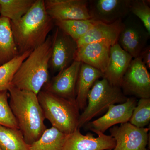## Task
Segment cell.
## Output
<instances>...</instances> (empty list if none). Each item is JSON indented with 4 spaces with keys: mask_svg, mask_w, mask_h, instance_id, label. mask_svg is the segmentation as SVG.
Wrapping results in <instances>:
<instances>
[{
    "mask_svg": "<svg viewBox=\"0 0 150 150\" xmlns=\"http://www.w3.org/2000/svg\"><path fill=\"white\" fill-rule=\"evenodd\" d=\"M31 52L18 55L7 63L0 65V91H8L19 67Z\"/></svg>",
    "mask_w": 150,
    "mask_h": 150,
    "instance_id": "obj_24",
    "label": "cell"
},
{
    "mask_svg": "<svg viewBox=\"0 0 150 150\" xmlns=\"http://www.w3.org/2000/svg\"><path fill=\"white\" fill-rule=\"evenodd\" d=\"M35 0H0L1 16L18 20L25 15L32 7Z\"/></svg>",
    "mask_w": 150,
    "mask_h": 150,
    "instance_id": "obj_21",
    "label": "cell"
},
{
    "mask_svg": "<svg viewBox=\"0 0 150 150\" xmlns=\"http://www.w3.org/2000/svg\"><path fill=\"white\" fill-rule=\"evenodd\" d=\"M123 23L118 44L133 59L138 58L149 45L150 34L139 19L133 15L127 17Z\"/></svg>",
    "mask_w": 150,
    "mask_h": 150,
    "instance_id": "obj_6",
    "label": "cell"
},
{
    "mask_svg": "<svg viewBox=\"0 0 150 150\" xmlns=\"http://www.w3.org/2000/svg\"><path fill=\"white\" fill-rule=\"evenodd\" d=\"M123 27L122 20L110 24L96 21L85 35L77 41L78 48L84 44L103 40L110 42L112 46L118 43Z\"/></svg>",
    "mask_w": 150,
    "mask_h": 150,
    "instance_id": "obj_17",
    "label": "cell"
},
{
    "mask_svg": "<svg viewBox=\"0 0 150 150\" xmlns=\"http://www.w3.org/2000/svg\"><path fill=\"white\" fill-rule=\"evenodd\" d=\"M81 64L80 62L74 61L69 67L48 81L44 86V91L66 99L75 100Z\"/></svg>",
    "mask_w": 150,
    "mask_h": 150,
    "instance_id": "obj_13",
    "label": "cell"
},
{
    "mask_svg": "<svg viewBox=\"0 0 150 150\" xmlns=\"http://www.w3.org/2000/svg\"><path fill=\"white\" fill-rule=\"evenodd\" d=\"M8 98V91H0V125L19 129L16 119L10 106Z\"/></svg>",
    "mask_w": 150,
    "mask_h": 150,
    "instance_id": "obj_26",
    "label": "cell"
},
{
    "mask_svg": "<svg viewBox=\"0 0 150 150\" xmlns=\"http://www.w3.org/2000/svg\"><path fill=\"white\" fill-rule=\"evenodd\" d=\"M137 103V99L132 96L128 98L123 103L111 105L108 107L107 112L104 115L88 122L85 125V127L86 129L96 134H104L106 130L116 124L129 122Z\"/></svg>",
    "mask_w": 150,
    "mask_h": 150,
    "instance_id": "obj_10",
    "label": "cell"
},
{
    "mask_svg": "<svg viewBox=\"0 0 150 150\" xmlns=\"http://www.w3.org/2000/svg\"><path fill=\"white\" fill-rule=\"evenodd\" d=\"M133 59L118 43L112 45L103 78L112 85L121 88L123 76Z\"/></svg>",
    "mask_w": 150,
    "mask_h": 150,
    "instance_id": "obj_16",
    "label": "cell"
},
{
    "mask_svg": "<svg viewBox=\"0 0 150 150\" xmlns=\"http://www.w3.org/2000/svg\"><path fill=\"white\" fill-rule=\"evenodd\" d=\"M29 146L19 129L0 125V148L2 149L29 150Z\"/></svg>",
    "mask_w": 150,
    "mask_h": 150,
    "instance_id": "obj_22",
    "label": "cell"
},
{
    "mask_svg": "<svg viewBox=\"0 0 150 150\" xmlns=\"http://www.w3.org/2000/svg\"><path fill=\"white\" fill-rule=\"evenodd\" d=\"M128 98L121 88L110 84L105 78L98 80L89 92L86 106L79 118L78 129L84 126L110 105L123 103Z\"/></svg>",
    "mask_w": 150,
    "mask_h": 150,
    "instance_id": "obj_5",
    "label": "cell"
},
{
    "mask_svg": "<svg viewBox=\"0 0 150 150\" xmlns=\"http://www.w3.org/2000/svg\"><path fill=\"white\" fill-rule=\"evenodd\" d=\"M131 0L88 1L92 19L108 24L122 20L130 13Z\"/></svg>",
    "mask_w": 150,
    "mask_h": 150,
    "instance_id": "obj_11",
    "label": "cell"
},
{
    "mask_svg": "<svg viewBox=\"0 0 150 150\" xmlns=\"http://www.w3.org/2000/svg\"><path fill=\"white\" fill-rule=\"evenodd\" d=\"M66 136L54 127L47 129L38 140L30 145L29 150H63Z\"/></svg>",
    "mask_w": 150,
    "mask_h": 150,
    "instance_id": "obj_20",
    "label": "cell"
},
{
    "mask_svg": "<svg viewBox=\"0 0 150 150\" xmlns=\"http://www.w3.org/2000/svg\"><path fill=\"white\" fill-rule=\"evenodd\" d=\"M121 88L126 96L150 98V74L139 58L133 59L123 78Z\"/></svg>",
    "mask_w": 150,
    "mask_h": 150,
    "instance_id": "obj_7",
    "label": "cell"
},
{
    "mask_svg": "<svg viewBox=\"0 0 150 150\" xmlns=\"http://www.w3.org/2000/svg\"><path fill=\"white\" fill-rule=\"evenodd\" d=\"M111 46L110 42L105 40L84 44L78 47L75 61L89 65L104 74Z\"/></svg>",
    "mask_w": 150,
    "mask_h": 150,
    "instance_id": "obj_15",
    "label": "cell"
},
{
    "mask_svg": "<svg viewBox=\"0 0 150 150\" xmlns=\"http://www.w3.org/2000/svg\"><path fill=\"white\" fill-rule=\"evenodd\" d=\"M46 12L54 21L91 18L86 0H46Z\"/></svg>",
    "mask_w": 150,
    "mask_h": 150,
    "instance_id": "obj_12",
    "label": "cell"
},
{
    "mask_svg": "<svg viewBox=\"0 0 150 150\" xmlns=\"http://www.w3.org/2000/svg\"><path fill=\"white\" fill-rule=\"evenodd\" d=\"M149 128H138L129 122L110 128V136L116 142L113 150H149Z\"/></svg>",
    "mask_w": 150,
    "mask_h": 150,
    "instance_id": "obj_9",
    "label": "cell"
},
{
    "mask_svg": "<svg viewBox=\"0 0 150 150\" xmlns=\"http://www.w3.org/2000/svg\"><path fill=\"white\" fill-rule=\"evenodd\" d=\"M37 97L45 119L49 121L52 127L66 135L78 129L80 114L76 100L66 99L44 90L40 91Z\"/></svg>",
    "mask_w": 150,
    "mask_h": 150,
    "instance_id": "obj_4",
    "label": "cell"
},
{
    "mask_svg": "<svg viewBox=\"0 0 150 150\" xmlns=\"http://www.w3.org/2000/svg\"><path fill=\"white\" fill-rule=\"evenodd\" d=\"M19 55L31 52L45 42L53 28L54 21L49 16L43 0H35L22 17L11 21Z\"/></svg>",
    "mask_w": 150,
    "mask_h": 150,
    "instance_id": "obj_1",
    "label": "cell"
},
{
    "mask_svg": "<svg viewBox=\"0 0 150 150\" xmlns=\"http://www.w3.org/2000/svg\"><path fill=\"white\" fill-rule=\"evenodd\" d=\"M104 77L99 70L81 63L76 88V102L79 109L84 110L87 103L89 92L98 80Z\"/></svg>",
    "mask_w": 150,
    "mask_h": 150,
    "instance_id": "obj_18",
    "label": "cell"
},
{
    "mask_svg": "<svg viewBox=\"0 0 150 150\" xmlns=\"http://www.w3.org/2000/svg\"><path fill=\"white\" fill-rule=\"evenodd\" d=\"M150 1L131 0L130 12L139 19L150 34Z\"/></svg>",
    "mask_w": 150,
    "mask_h": 150,
    "instance_id": "obj_27",
    "label": "cell"
},
{
    "mask_svg": "<svg viewBox=\"0 0 150 150\" xmlns=\"http://www.w3.org/2000/svg\"><path fill=\"white\" fill-rule=\"evenodd\" d=\"M10 106L25 142L30 145L38 140L46 127L37 95L11 86L8 91Z\"/></svg>",
    "mask_w": 150,
    "mask_h": 150,
    "instance_id": "obj_2",
    "label": "cell"
},
{
    "mask_svg": "<svg viewBox=\"0 0 150 150\" xmlns=\"http://www.w3.org/2000/svg\"><path fill=\"white\" fill-rule=\"evenodd\" d=\"M53 35H48L43 44L33 51L23 61L14 76L12 86L38 95L49 81V62Z\"/></svg>",
    "mask_w": 150,
    "mask_h": 150,
    "instance_id": "obj_3",
    "label": "cell"
},
{
    "mask_svg": "<svg viewBox=\"0 0 150 150\" xmlns=\"http://www.w3.org/2000/svg\"><path fill=\"white\" fill-rule=\"evenodd\" d=\"M77 50L76 42L57 27L53 35L49 68L55 73L66 69L75 61Z\"/></svg>",
    "mask_w": 150,
    "mask_h": 150,
    "instance_id": "obj_8",
    "label": "cell"
},
{
    "mask_svg": "<svg viewBox=\"0 0 150 150\" xmlns=\"http://www.w3.org/2000/svg\"><path fill=\"white\" fill-rule=\"evenodd\" d=\"M150 121V98H140L133 110L129 123L138 128H145Z\"/></svg>",
    "mask_w": 150,
    "mask_h": 150,
    "instance_id": "obj_25",
    "label": "cell"
},
{
    "mask_svg": "<svg viewBox=\"0 0 150 150\" xmlns=\"http://www.w3.org/2000/svg\"><path fill=\"white\" fill-rule=\"evenodd\" d=\"M54 24L76 42L85 35L94 24L95 21L86 20L56 21Z\"/></svg>",
    "mask_w": 150,
    "mask_h": 150,
    "instance_id": "obj_23",
    "label": "cell"
},
{
    "mask_svg": "<svg viewBox=\"0 0 150 150\" xmlns=\"http://www.w3.org/2000/svg\"><path fill=\"white\" fill-rule=\"evenodd\" d=\"M143 64L148 69H150V46L148 45L146 48L142 51L139 56Z\"/></svg>",
    "mask_w": 150,
    "mask_h": 150,
    "instance_id": "obj_28",
    "label": "cell"
},
{
    "mask_svg": "<svg viewBox=\"0 0 150 150\" xmlns=\"http://www.w3.org/2000/svg\"><path fill=\"white\" fill-rule=\"evenodd\" d=\"M11 26V20L0 17V65L18 55Z\"/></svg>",
    "mask_w": 150,
    "mask_h": 150,
    "instance_id": "obj_19",
    "label": "cell"
},
{
    "mask_svg": "<svg viewBox=\"0 0 150 150\" xmlns=\"http://www.w3.org/2000/svg\"><path fill=\"white\" fill-rule=\"evenodd\" d=\"M0 150H3L2 149H1V148H0Z\"/></svg>",
    "mask_w": 150,
    "mask_h": 150,
    "instance_id": "obj_29",
    "label": "cell"
},
{
    "mask_svg": "<svg viewBox=\"0 0 150 150\" xmlns=\"http://www.w3.org/2000/svg\"><path fill=\"white\" fill-rule=\"evenodd\" d=\"M96 134V138L91 133L84 135L80 129H77L67 135L63 150H111L115 148L116 142L113 137L101 133Z\"/></svg>",
    "mask_w": 150,
    "mask_h": 150,
    "instance_id": "obj_14",
    "label": "cell"
},
{
    "mask_svg": "<svg viewBox=\"0 0 150 150\" xmlns=\"http://www.w3.org/2000/svg\"></svg>",
    "mask_w": 150,
    "mask_h": 150,
    "instance_id": "obj_30",
    "label": "cell"
}]
</instances>
